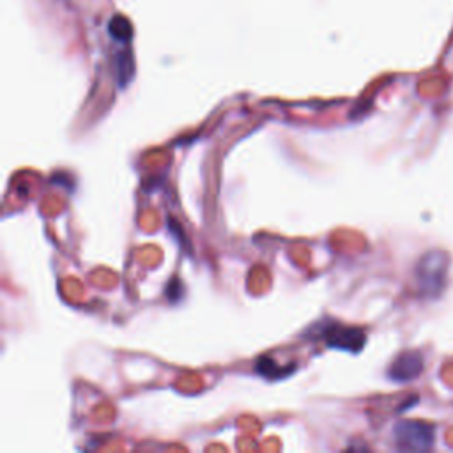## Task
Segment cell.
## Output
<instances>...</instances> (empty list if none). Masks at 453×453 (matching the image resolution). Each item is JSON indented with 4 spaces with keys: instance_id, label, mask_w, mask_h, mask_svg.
<instances>
[{
    "instance_id": "cell-1",
    "label": "cell",
    "mask_w": 453,
    "mask_h": 453,
    "mask_svg": "<svg viewBox=\"0 0 453 453\" xmlns=\"http://www.w3.org/2000/svg\"><path fill=\"white\" fill-rule=\"evenodd\" d=\"M450 257L443 250L427 252L416 264V281L423 296L436 297L443 293L448 278Z\"/></svg>"
},
{
    "instance_id": "cell-5",
    "label": "cell",
    "mask_w": 453,
    "mask_h": 453,
    "mask_svg": "<svg viewBox=\"0 0 453 453\" xmlns=\"http://www.w3.org/2000/svg\"><path fill=\"white\" fill-rule=\"evenodd\" d=\"M108 32L115 41H121V43H129L131 41V35H133V27L129 24L128 18L124 16H113L110 20Z\"/></svg>"
},
{
    "instance_id": "cell-6",
    "label": "cell",
    "mask_w": 453,
    "mask_h": 453,
    "mask_svg": "<svg viewBox=\"0 0 453 453\" xmlns=\"http://www.w3.org/2000/svg\"><path fill=\"white\" fill-rule=\"evenodd\" d=\"M283 368L286 367L274 363L273 358H258L255 370L261 375H264V377H267V379H280V377H286L287 375V372Z\"/></svg>"
},
{
    "instance_id": "cell-2",
    "label": "cell",
    "mask_w": 453,
    "mask_h": 453,
    "mask_svg": "<svg viewBox=\"0 0 453 453\" xmlns=\"http://www.w3.org/2000/svg\"><path fill=\"white\" fill-rule=\"evenodd\" d=\"M310 335L313 338L322 340L328 347L347 352H360L367 342L363 329L340 324L336 320L329 319H326L322 324H313L310 328Z\"/></svg>"
},
{
    "instance_id": "cell-7",
    "label": "cell",
    "mask_w": 453,
    "mask_h": 453,
    "mask_svg": "<svg viewBox=\"0 0 453 453\" xmlns=\"http://www.w3.org/2000/svg\"><path fill=\"white\" fill-rule=\"evenodd\" d=\"M115 63H117L115 67H117L119 83H121V87H124V83L129 82L133 76V59H131V55L124 51V53H119L115 57Z\"/></svg>"
},
{
    "instance_id": "cell-3",
    "label": "cell",
    "mask_w": 453,
    "mask_h": 453,
    "mask_svg": "<svg viewBox=\"0 0 453 453\" xmlns=\"http://www.w3.org/2000/svg\"><path fill=\"white\" fill-rule=\"evenodd\" d=\"M393 439L397 448L404 452H429L436 443V432L429 423L406 420L395 425Z\"/></svg>"
},
{
    "instance_id": "cell-4",
    "label": "cell",
    "mask_w": 453,
    "mask_h": 453,
    "mask_svg": "<svg viewBox=\"0 0 453 453\" xmlns=\"http://www.w3.org/2000/svg\"><path fill=\"white\" fill-rule=\"evenodd\" d=\"M423 372V356L418 351H406L390 365L388 377L393 383H411Z\"/></svg>"
}]
</instances>
